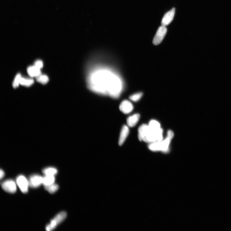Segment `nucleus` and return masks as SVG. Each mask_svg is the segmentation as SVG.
<instances>
[{"label":"nucleus","mask_w":231,"mask_h":231,"mask_svg":"<svg viewBox=\"0 0 231 231\" xmlns=\"http://www.w3.org/2000/svg\"><path fill=\"white\" fill-rule=\"evenodd\" d=\"M88 83L93 91L115 98L120 96L122 88V81L118 76L104 69H98L91 74Z\"/></svg>","instance_id":"1"},{"label":"nucleus","mask_w":231,"mask_h":231,"mask_svg":"<svg viewBox=\"0 0 231 231\" xmlns=\"http://www.w3.org/2000/svg\"><path fill=\"white\" fill-rule=\"evenodd\" d=\"M143 94L142 93H136L130 96V99L133 101L136 102L141 99Z\"/></svg>","instance_id":"20"},{"label":"nucleus","mask_w":231,"mask_h":231,"mask_svg":"<svg viewBox=\"0 0 231 231\" xmlns=\"http://www.w3.org/2000/svg\"><path fill=\"white\" fill-rule=\"evenodd\" d=\"M34 80L32 79H25L21 77L20 84L22 85L29 87L33 84Z\"/></svg>","instance_id":"18"},{"label":"nucleus","mask_w":231,"mask_h":231,"mask_svg":"<svg viewBox=\"0 0 231 231\" xmlns=\"http://www.w3.org/2000/svg\"><path fill=\"white\" fill-rule=\"evenodd\" d=\"M21 78V75L20 74H18L16 75L13 83V86L14 88H16L18 87L19 84H20Z\"/></svg>","instance_id":"21"},{"label":"nucleus","mask_w":231,"mask_h":231,"mask_svg":"<svg viewBox=\"0 0 231 231\" xmlns=\"http://www.w3.org/2000/svg\"><path fill=\"white\" fill-rule=\"evenodd\" d=\"M167 28L166 26L161 25L158 28L156 35L153 40V43L154 45H158L161 43L165 37Z\"/></svg>","instance_id":"5"},{"label":"nucleus","mask_w":231,"mask_h":231,"mask_svg":"<svg viewBox=\"0 0 231 231\" xmlns=\"http://www.w3.org/2000/svg\"><path fill=\"white\" fill-rule=\"evenodd\" d=\"M36 80L43 85L46 84L48 82L49 79L46 75H41L36 77Z\"/></svg>","instance_id":"19"},{"label":"nucleus","mask_w":231,"mask_h":231,"mask_svg":"<svg viewBox=\"0 0 231 231\" xmlns=\"http://www.w3.org/2000/svg\"><path fill=\"white\" fill-rule=\"evenodd\" d=\"M43 177L38 175H33L30 177L28 180L29 185L33 188H37L43 184Z\"/></svg>","instance_id":"8"},{"label":"nucleus","mask_w":231,"mask_h":231,"mask_svg":"<svg viewBox=\"0 0 231 231\" xmlns=\"http://www.w3.org/2000/svg\"><path fill=\"white\" fill-rule=\"evenodd\" d=\"M175 8H173L165 14L162 20V25L166 26L171 23L175 16Z\"/></svg>","instance_id":"9"},{"label":"nucleus","mask_w":231,"mask_h":231,"mask_svg":"<svg viewBox=\"0 0 231 231\" xmlns=\"http://www.w3.org/2000/svg\"><path fill=\"white\" fill-rule=\"evenodd\" d=\"M173 132L171 130H169L167 137L164 140L160 141H157L151 143L148 146L149 149L154 151H161L164 153L168 152L170 142L174 137Z\"/></svg>","instance_id":"3"},{"label":"nucleus","mask_w":231,"mask_h":231,"mask_svg":"<svg viewBox=\"0 0 231 231\" xmlns=\"http://www.w3.org/2000/svg\"><path fill=\"white\" fill-rule=\"evenodd\" d=\"M129 132V129L128 126L124 125L123 127L120 132L119 139V146L123 144L128 137Z\"/></svg>","instance_id":"11"},{"label":"nucleus","mask_w":231,"mask_h":231,"mask_svg":"<svg viewBox=\"0 0 231 231\" xmlns=\"http://www.w3.org/2000/svg\"><path fill=\"white\" fill-rule=\"evenodd\" d=\"M27 72L29 75L32 77H36L41 75L40 69L35 66L28 67Z\"/></svg>","instance_id":"13"},{"label":"nucleus","mask_w":231,"mask_h":231,"mask_svg":"<svg viewBox=\"0 0 231 231\" xmlns=\"http://www.w3.org/2000/svg\"><path fill=\"white\" fill-rule=\"evenodd\" d=\"M35 66L40 69L43 67V63L41 60H37L35 63Z\"/></svg>","instance_id":"22"},{"label":"nucleus","mask_w":231,"mask_h":231,"mask_svg":"<svg viewBox=\"0 0 231 231\" xmlns=\"http://www.w3.org/2000/svg\"><path fill=\"white\" fill-rule=\"evenodd\" d=\"M163 132L161 128L158 130H154L148 125L143 124L138 129V139L140 141L150 143L160 141L163 139Z\"/></svg>","instance_id":"2"},{"label":"nucleus","mask_w":231,"mask_h":231,"mask_svg":"<svg viewBox=\"0 0 231 231\" xmlns=\"http://www.w3.org/2000/svg\"><path fill=\"white\" fill-rule=\"evenodd\" d=\"M140 118V115L138 114H135L128 117L127 122V126L130 127H133L137 124Z\"/></svg>","instance_id":"12"},{"label":"nucleus","mask_w":231,"mask_h":231,"mask_svg":"<svg viewBox=\"0 0 231 231\" xmlns=\"http://www.w3.org/2000/svg\"><path fill=\"white\" fill-rule=\"evenodd\" d=\"M1 187L4 190L10 193H14L17 191L16 184L12 180H7L3 182Z\"/></svg>","instance_id":"6"},{"label":"nucleus","mask_w":231,"mask_h":231,"mask_svg":"<svg viewBox=\"0 0 231 231\" xmlns=\"http://www.w3.org/2000/svg\"><path fill=\"white\" fill-rule=\"evenodd\" d=\"M55 179L54 176H45L43 178V184L46 186L54 183Z\"/></svg>","instance_id":"15"},{"label":"nucleus","mask_w":231,"mask_h":231,"mask_svg":"<svg viewBox=\"0 0 231 231\" xmlns=\"http://www.w3.org/2000/svg\"><path fill=\"white\" fill-rule=\"evenodd\" d=\"M17 183L22 192L26 193L28 192L29 185L28 181L24 176H19L17 179Z\"/></svg>","instance_id":"7"},{"label":"nucleus","mask_w":231,"mask_h":231,"mask_svg":"<svg viewBox=\"0 0 231 231\" xmlns=\"http://www.w3.org/2000/svg\"><path fill=\"white\" fill-rule=\"evenodd\" d=\"M119 109L120 111L125 114H128L133 110L134 107L130 101L126 100L123 101L121 103Z\"/></svg>","instance_id":"10"},{"label":"nucleus","mask_w":231,"mask_h":231,"mask_svg":"<svg viewBox=\"0 0 231 231\" xmlns=\"http://www.w3.org/2000/svg\"><path fill=\"white\" fill-rule=\"evenodd\" d=\"M0 173H1V177H0V178H1V179L4 177L5 176V173L3 171V170L1 169Z\"/></svg>","instance_id":"23"},{"label":"nucleus","mask_w":231,"mask_h":231,"mask_svg":"<svg viewBox=\"0 0 231 231\" xmlns=\"http://www.w3.org/2000/svg\"><path fill=\"white\" fill-rule=\"evenodd\" d=\"M67 213L65 211H62L59 213L52 220L50 224L46 227V229L47 231H50L54 230L60 223L63 222L66 218Z\"/></svg>","instance_id":"4"},{"label":"nucleus","mask_w":231,"mask_h":231,"mask_svg":"<svg viewBox=\"0 0 231 231\" xmlns=\"http://www.w3.org/2000/svg\"><path fill=\"white\" fill-rule=\"evenodd\" d=\"M44 188L49 193L51 194H53L58 190L59 186L58 185L54 183L44 186Z\"/></svg>","instance_id":"16"},{"label":"nucleus","mask_w":231,"mask_h":231,"mask_svg":"<svg viewBox=\"0 0 231 231\" xmlns=\"http://www.w3.org/2000/svg\"><path fill=\"white\" fill-rule=\"evenodd\" d=\"M43 173L45 176H54L58 173V170L54 168L49 167L44 169Z\"/></svg>","instance_id":"14"},{"label":"nucleus","mask_w":231,"mask_h":231,"mask_svg":"<svg viewBox=\"0 0 231 231\" xmlns=\"http://www.w3.org/2000/svg\"><path fill=\"white\" fill-rule=\"evenodd\" d=\"M148 125L151 129L154 130H158L161 128L160 123L155 120H151Z\"/></svg>","instance_id":"17"}]
</instances>
